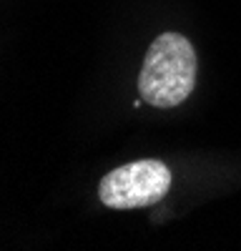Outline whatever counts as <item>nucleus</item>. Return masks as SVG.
<instances>
[{
  "label": "nucleus",
  "mask_w": 241,
  "mask_h": 251,
  "mask_svg": "<svg viewBox=\"0 0 241 251\" xmlns=\"http://www.w3.org/2000/svg\"><path fill=\"white\" fill-rule=\"evenodd\" d=\"M198 60L191 40L181 33H161L148 46L138 75V93L148 106H181L196 86Z\"/></svg>",
  "instance_id": "1"
},
{
  "label": "nucleus",
  "mask_w": 241,
  "mask_h": 251,
  "mask_svg": "<svg viewBox=\"0 0 241 251\" xmlns=\"http://www.w3.org/2000/svg\"><path fill=\"white\" fill-rule=\"evenodd\" d=\"M171 171L166 163L144 158L108 171L98 183V199L108 208H144L169 194Z\"/></svg>",
  "instance_id": "2"
}]
</instances>
